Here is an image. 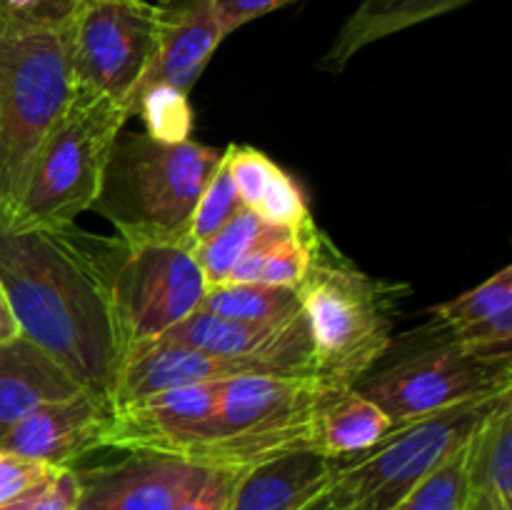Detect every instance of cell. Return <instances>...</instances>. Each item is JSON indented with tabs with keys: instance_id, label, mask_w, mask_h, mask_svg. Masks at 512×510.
Wrapping results in <instances>:
<instances>
[{
	"instance_id": "6da1fadb",
	"label": "cell",
	"mask_w": 512,
	"mask_h": 510,
	"mask_svg": "<svg viewBox=\"0 0 512 510\" xmlns=\"http://www.w3.org/2000/svg\"><path fill=\"white\" fill-rule=\"evenodd\" d=\"M0 285L13 305L20 335L58 360L80 388L113 408L123 350L103 285L70 238V225L28 233H10L0 225Z\"/></svg>"
},
{
	"instance_id": "7a4b0ae2",
	"label": "cell",
	"mask_w": 512,
	"mask_h": 510,
	"mask_svg": "<svg viewBox=\"0 0 512 510\" xmlns=\"http://www.w3.org/2000/svg\"><path fill=\"white\" fill-rule=\"evenodd\" d=\"M70 238L103 285L123 363L200 308L208 283L193 253L153 235L100 238L75 230Z\"/></svg>"
},
{
	"instance_id": "3957f363",
	"label": "cell",
	"mask_w": 512,
	"mask_h": 510,
	"mask_svg": "<svg viewBox=\"0 0 512 510\" xmlns=\"http://www.w3.org/2000/svg\"><path fill=\"white\" fill-rule=\"evenodd\" d=\"M73 93L70 25L0 13V223L13 215L35 153Z\"/></svg>"
},
{
	"instance_id": "277c9868",
	"label": "cell",
	"mask_w": 512,
	"mask_h": 510,
	"mask_svg": "<svg viewBox=\"0 0 512 510\" xmlns=\"http://www.w3.org/2000/svg\"><path fill=\"white\" fill-rule=\"evenodd\" d=\"M133 110L75 88L68 108L40 143L23 195L3 225L10 233L60 230L90 210L103 190L110 153Z\"/></svg>"
},
{
	"instance_id": "5b68a950",
	"label": "cell",
	"mask_w": 512,
	"mask_h": 510,
	"mask_svg": "<svg viewBox=\"0 0 512 510\" xmlns=\"http://www.w3.org/2000/svg\"><path fill=\"white\" fill-rule=\"evenodd\" d=\"M313 345V375L330 388H355L393 345L398 285L345 263L323 238L298 288Z\"/></svg>"
},
{
	"instance_id": "8992f818",
	"label": "cell",
	"mask_w": 512,
	"mask_h": 510,
	"mask_svg": "<svg viewBox=\"0 0 512 510\" xmlns=\"http://www.w3.org/2000/svg\"><path fill=\"white\" fill-rule=\"evenodd\" d=\"M335 388L315 375H235L220 383L208 438L188 463L248 470L265 460L318 450V418Z\"/></svg>"
},
{
	"instance_id": "52a82bcc",
	"label": "cell",
	"mask_w": 512,
	"mask_h": 510,
	"mask_svg": "<svg viewBox=\"0 0 512 510\" xmlns=\"http://www.w3.org/2000/svg\"><path fill=\"white\" fill-rule=\"evenodd\" d=\"M223 160V150L195 143H163L148 133L118 135L103 190L90 210L120 235H153L180 243L195 205Z\"/></svg>"
},
{
	"instance_id": "ba28073f",
	"label": "cell",
	"mask_w": 512,
	"mask_h": 510,
	"mask_svg": "<svg viewBox=\"0 0 512 510\" xmlns=\"http://www.w3.org/2000/svg\"><path fill=\"white\" fill-rule=\"evenodd\" d=\"M503 395L400 423L365 453L333 460L325 503L330 510H393L445 458L475 438Z\"/></svg>"
},
{
	"instance_id": "9c48e42d",
	"label": "cell",
	"mask_w": 512,
	"mask_h": 510,
	"mask_svg": "<svg viewBox=\"0 0 512 510\" xmlns=\"http://www.w3.org/2000/svg\"><path fill=\"white\" fill-rule=\"evenodd\" d=\"M355 388L380 405L395 425L440 413L470 400L512 390V355H488L453 338L408 355Z\"/></svg>"
},
{
	"instance_id": "30bf717a",
	"label": "cell",
	"mask_w": 512,
	"mask_h": 510,
	"mask_svg": "<svg viewBox=\"0 0 512 510\" xmlns=\"http://www.w3.org/2000/svg\"><path fill=\"white\" fill-rule=\"evenodd\" d=\"M160 5L148 0H83L70 20L75 88L135 108L158 35Z\"/></svg>"
},
{
	"instance_id": "8fae6325",
	"label": "cell",
	"mask_w": 512,
	"mask_h": 510,
	"mask_svg": "<svg viewBox=\"0 0 512 510\" xmlns=\"http://www.w3.org/2000/svg\"><path fill=\"white\" fill-rule=\"evenodd\" d=\"M220 383L185 385L115 405L105 448L125 453H160L188 460L208 438L218 408Z\"/></svg>"
},
{
	"instance_id": "7c38bea8",
	"label": "cell",
	"mask_w": 512,
	"mask_h": 510,
	"mask_svg": "<svg viewBox=\"0 0 512 510\" xmlns=\"http://www.w3.org/2000/svg\"><path fill=\"white\" fill-rule=\"evenodd\" d=\"M160 340L223 358L258 360L280 375H313V345L303 310L283 320H233L195 310Z\"/></svg>"
},
{
	"instance_id": "4fadbf2b",
	"label": "cell",
	"mask_w": 512,
	"mask_h": 510,
	"mask_svg": "<svg viewBox=\"0 0 512 510\" xmlns=\"http://www.w3.org/2000/svg\"><path fill=\"white\" fill-rule=\"evenodd\" d=\"M203 465L175 455L130 453L115 465L80 473L75 510H175Z\"/></svg>"
},
{
	"instance_id": "5bb4252c",
	"label": "cell",
	"mask_w": 512,
	"mask_h": 510,
	"mask_svg": "<svg viewBox=\"0 0 512 510\" xmlns=\"http://www.w3.org/2000/svg\"><path fill=\"white\" fill-rule=\"evenodd\" d=\"M110 408L88 390L25 415L0 438V448L23 458L38 460L50 468H73L75 460L105 448Z\"/></svg>"
},
{
	"instance_id": "9a60e30c",
	"label": "cell",
	"mask_w": 512,
	"mask_h": 510,
	"mask_svg": "<svg viewBox=\"0 0 512 510\" xmlns=\"http://www.w3.org/2000/svg\"><path fill=\"white\" fill-rule=\"evenodd\" d=\"M225 35L228 33L220 23L215 0H178L173 5H160L155 50L140 90L170 85L180 93H190Z\"/></svg>"
},
{
	"instance_id": "2e32d148",
	"label": "cell",
	"mask_w": 512,
	"mask_h": 510,
	"mask_svg": "<svg viewBox=\"0 0 512 510\" xmlns=\"http://www.w3.org/2000/svg\"><path fill=\"white\" fill-rule=\"evenodd\" d=\"M280 375L270 365L258 360L223 358V355L203 353L168 340H155L145 348L135 350L120 368L113 388L115 405L163 393V390L185 388V385L218 383L235 375Z\"/></svg>"
},
{
	"instance_id": "e0dca14e",
	"label": "cell",
	"mask_w": 512,
	"mask_h": 510,
	"mask_svg": "<svg viewBox=\"0 0 512 510\" xmlns=\"http://www.w3.org/2000/svg\"><path fill=\"white\" fill-rule=\"evenodd\" d=\"M80 390L73 375L33 340L18 335L0 343V438L33 410Z\"/></svg>"
},
{
	"instance_id": "ac0fdd59",
	"label": "cell",
	"mask_w": 512,
	"mask_h": 510,
	"mask_svg": "<svg viewBox=\"0 0 512 510\" xmlns=\"http://www.w3.org/2000/svg\"><path fill=\"white\" fill-rule=\"evenodd\" d=\"M333 460L318 450H295L253 465L240 478L230 510H308L325 495Z\"/></svg>"
},
{
	"instance_id": "d6986e66",
	"label": "cell",
	"mask_w": 512,
	"mask_h": 510,
	"mask_svg": "<svg viewBox=\"0 0 512 510\" xmlns=\"http://www.w3.org/2000/svg\"><path fill=\"white\" fill-rule=\"evenodd\" d=\"M468 3L473 0H360L358 8L340 28L338 38L320 60V68L333 75L343 73L345 65L368 45Z\"/></svg>"
},
{
	"instance_id": "ffe728a7",
	"label": "cell",
	"mask_w": 512,
	"mask_h": 510,
	"mask_svg": "<svg viewBox=\"0 0 512 510\" xmlns=\"http://www.w3.org/2000/svg\"><path fill=\"white\" fill-rule=\"evenodd\" d=\"M465 510H512V390L470 443Z\"/></svg>"
},
{
	"instance_id": "44dd1931",
	"label": "cell",
	"mask_w": 512,
	"mask_h": 510,
	"mask_svg": "<svg viewBox=\"0 0 512 510\" xmlns=\"http://www.w3.org/2000/svg\"><path fill=\"white\" fill-rule=\"evenodd\" d=\"M395 428L393 418L358 388L335 390L318 418V453L345 460L365 453Z\"/></svg>"
},
{
	"instance_id": "7402d4cb",
	"label": "cell",
	"mask_w": 512,
	"mask_h": 510,
	"mask_svg": "<svg viewBox=\"0 0 512 510\" xmlns=\"http://www.w3.org/2000/svg\"><path fill=\"white\" fill-rule=\"evenodd\" d=\"M198 310L233 320H283L300 313V295L295 288H278L265 283H223L205 293Z\"/></svg>"
},
{
	"instance_id": "603a6c76",
	"label": "cell",
	"mask_w": 512,
	"mask_h": 510,
	"mask_svg": "<svg viewBox=\"0 0 512 510\" xmlns=\"http://www.w3.org/2000/svg\"><path fill=\"white\" fill-rule=\"evenodd\" d=\"M268 225L253 213V210L243 208L238 215L228 220L218 233L210 235L208 240L193 248L195 263L203 270V278L208 283V288L213 285L228 283L230 270L238 265V260L253 248L260 240L263 230Z\"/></svg>"
},
{
	"instance_id": "cb8c5ba5",
	"label": "cell",
	"mask_w": 512,
	"mask_h": 510,
	"mask_svg": "<svg viewBox=\"0 0 512 510\" xmlns=\"http://www.w3.org/2000/svg\"><path fill=\"white\" fill-rule=\"evenodd\" d=\"M470 443L455 450L450 458H445L393 510H465V500H468Z\"/></svg>"
},
{
	"instance_id": "d4e9b609",
	"label": "cell",
	"mask_w": 512,
	"mask_h": 510,
	"mask_svg": "<svg viewBox=\"0 0 512 510\" xmlns=\"http://www.w3.org/2000/svg\"><path fill=\"white\" fill-rule=\"evenodd\" d=\"M512 313V268L498 270L493 278L480 283L478 288L458 295L453 300L435 305L433 315L443 320L450 333L463 330L468 325L483 323V320L495 318V315Z\"/></svg>"
},
{
	"instance_id": "484cf974",
	"label": "cell",
	"mask_w": 512,
	"mask_h": 510,
	"mask_svg": "<svg viewBox=\"0 0 512 510\" xmlns=\"http://www.w3.org/2000/svg\"><path fill=\"white\" fill-rule=\"evenodd\" d=\"M320 243H323V233L318 230V225H310L300 233L285 230L280 238L273 240V245L265 253L258 283L298 290L303 285L305 275L310 273V265L318 255Z\"/></svg>"
},
{
	"instance_id": "4316f807",
	"label": "cell",
	"mask_w": 512,
	"mask_h": 510,
	"mask_svg": "<svg viewBox=\"0 0 512 510\" xmlns=\"http://www.w3.org/2000/svg\"><path fill=\"white\" fill-rule=\"evenodd\" d=\"M240 210H243V203H240L233 180H230L223 150V160L218 163L215 173L210 175L208 185H205L203 195H200L198 205H195L193 215H190L188 228H185L183 238H180V245L193 253V248H198L203 240H208L210 235L218 233V230L223 228L233 215H238Z\"/></svg>"
},
{
	"instance_id": "83f0119b",
	"label": "cell",
	"mask_w": 512,
	"mask_h": 510,
	"mask_svg": "<svg viewBox=\"0 0 512 510\" xmlns=\"http://www.w3.org/2000/svg\"><path fill=\"white\" fill-rule=\"evenodd\" d=\"M143 118L148 135L163 143H183L193 133V110H190L188 93L170 88V85H153L140 90L135 98L133 115Z\"/></svg>"
},
{
	"instance_id": "f1b7e54d",
	"label": "cell",
	"mask_w": 512,
	"mask_h": 510,
	"mask_svg": "<svg viewBox=\"0 0 512 510\" xmlns=\"http://www.w3.org/2000/svg\"><path fill=\"white\" fill-rule=\"evenodd\" d=\"M253 213L270 228L293 230V233H300V230L315 225L303 188L283 168H278V173L273 175L268 190L263 193L260 203L255 205Z\"/></svg>"
},
{
	"instance_id": "f546056e",
	"label": "cell",
	"mask_w": 512,
	"mask_h": 510,
	"mask_svg": "<svg viewBox=\"0 0 512 510\" xmlns=\"http://www.w3.org/2000/svg\"><path fill=\"white\" fill-rule=\"evenodd\" d=\"M225 163H228L230 180H233L235 193H238L243 208L255 210V205L260 203L280 165L273 163L263 150L250 148V145H230V148H225Z\"/></svg>"
},
{
	"instance_id": "4dcf8cb0",
	"label": "cell",
	"mask_w": 512,
	"mask_h": 510,
	"mask_svg": "<svg viewBox=\"0 0 512 510\" xmlns=\"http://www.w3.org/2000/svg\"><path fill=\"white\" fill-rule=\"evenodd\" d=\"M243 473L240 468H203L175 510H230Z\"/></svg>"
},
{
	"instance_id": "1f68e13d",
	"label": "cell",
	"mask_w": 512,
	"mask_h": 510,
	"mask_svg": "<svg viewBox=\"0 0 512 510\" xmlns=\"http://www.w3.org/2000/svg\"><path fill=\"white\" fill-rule=\"evenodd\" d=\"M55 475V468L23 458L18 453L0 448V505L13 503L20 495L40 488Z\"/></svg>"
},
{
	"instance_id": "d6a6232c",
	"label": "cell",
	"mask_w": 512,
	"mask_h": 510,
	"mask_svg": "<svg viewBox=\"0 0 512 510\" xmlns=\"http://www.w3.org/2000/svg\"><path fill=\"white\" fill-rule=\"evenodd\" d=\"M83 0H0V13L40 25H70Z\"/></svg>"
},
{
	"instance_id": "836d02e7",
	"label": "cell",
	"mask_w": 512,
	"mask_h": 510,
	"mask_svg": "<svg viewBox=\"0 0 512 510\" xmlns=\"http://www.w3.org/2000/svg\"><path fill=\"white\" fill-rule=\"evenodd\" d=\"M80 498L78 470L60 468L53 478L40 488L28 510H75Z\"/></svg>"
},
{
	"instance_id": "e575fe53",
	"label": "cell",
	"mask_w": 512,
	"mask_h": 510,
	"mask_svg": "<svg viewBox=\"0 0 512 510\" xmlns=\"http://www.w3.org/2000/svg\"><path fill=\"white\" fill-rule=\"evenodd\" d=\"M290 3H295V0H215V8H218L225 33L230 35L250 20L263 18V15L285 8Z\"/></svg>"
},
{
	"instance_id": "d590c367",
	"label": "cell",
	"mask_w": 512,
	"mask_h": 510,
	"mask_svg": "<svg viewBox=\"0 0 512 510\" xmlns=\"http://www.w3.org/2000/svg\"><path fill=\"white\" fill-rule=\"evenodd\" d=\"M20 335V325L18 318L13 313V305H10L8 293L5 288L0 285V343H8V340L18 338Z\"/></svg>"
},
{
	"instance_id": "8d00e7d4",
	"label": "cell",
	"mask_w": 512,
	"mask_h": 510,
	"mask_svg": "<svg viewBox=\"0 0 512 510\" xmlns=\"http://www.w3.org/2000/svg\"><path fill=\"white\" fill-rule=\"evenodd\" d=\"M40 488H43V485H40ZM40 488H35V490H30V493L20 495V498H18V500H13V503L0 505V510H28V508H30V503H33V500H35V495L40 493Z\"/></svg>"
},
{
	"instance_id": "74e56055",
	"label": "cell",
	"mask_w": 512,
	"mask_h": 510,
	"mask_svg": "<svg viewBox=\"0 0 512 510\" xmlns=\"http://www.w3.org/2000/svg\"><path fill=\"white\" fill-rule=\"evenodd\" d=\"M308 510H330V505L328 503H325V495H323V498H320L318 500V503H315V505H310V508Z\"/></svg>"
}]
</instances>
